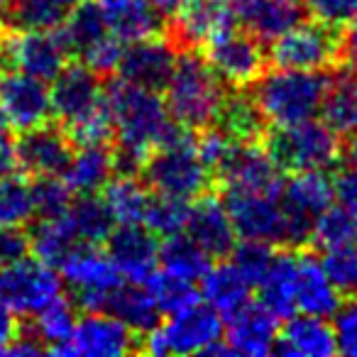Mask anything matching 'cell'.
I'll return each instance as SVG.
<instances>
[{
  "instance_id": "cell-55",
  "label": "cell",
  "mask_w": 357,
  "mask_h": 357,
  "mask_svg": "<svg viewBox=\"0 0 357 357\" xmlns=\"http://www.w3.org/2000/svg\"><path fill=\"white\" fill-rule=\"evenodd\" d=\"M340 50H342V54H345L347 64H350L352 69H357V15L347 22V32H345V37H342Z\"/></svg>"
},
{
  "instance_id": "cell-15",
  "label": "cell",
  "mask_w": 357,
  "mask_h": 357,
  "mask_svg": "<svg viewBox=\"0 0 357 357\" xmlns=\"http://www.w3.org/2000/svg\"><path fill=\"white\" fill-rule=\"evenodd\" d=\"M223 191H250V189H282V169L255 139H233L223 159L215 164Z\"/></svg>"
},
{
  "instance_id": "cell-5",
  "label": "cell",
  "mask_w": 357,
  "mask_h": 357,
  "mask_svg": "<svg viewBox=\"0 0 357 357\" xmlns=\"http://www.w3.org/2000/svg\"><path fill=\"white\" fill-rule=\"evenodd\" d=\"M139 340L142 345L137 350L152 357L196 355V352L208 355L211 347L223 340V318L199 298L181 311L169 313L167 321L157 323Z\"/></svg>"
},
{
  "instance_id": "cell-40",
  "label": "cell",
  "mask_w": 357,
  "mask_h": 357,
  "mask_svg": "<svg viewBox=\"0 0 357 357\" xmlns=\"http://www.w3.org/2000/svg\"><path fill=\"white\" fill-rule=\"evenodd\" d=\"M218 128L233 139H255L262 132V115L250 96H225V103L218 113Z\"/></svg>"
},
{
  "instance_id": "cell-54",
  "label": "cell",
  "mask_w": 357,
  "mask_h": 357,
  "mask_svg": "<svg viewBox=\"0 0 357 357\" xmlns=\"http://www.w3.org/2000/svg\"><path fill=\"white\" fill-rule=\"evenodd\" d=\"M42 352H47V347L42 345V342L37 340L35 335H17L15 340H13L10 345L6 347V352H3V355H10V357H37V355H42Z\"/></svg>"
},
{
  "instance_id": "cell-17",
  "label": "cell",
  "mask_w": 357,
  "mask_h": 357,
  "mask_svg": "<svg viewBox=\"0 0 357 357\" xmlns=\"http://www.w3.org/2000/svg\"><path fill=\"white\" fill-rule=\"evenodd\" d=\"M0 110L17 132L40 128L52 118V98L47 81L13 71L0 79Z\"/></svg>"
},
{
  "instance_id": "cell-41",
  "label": "cell",
  "mask_w": 357,
  "mask_h": 357,
  "mask_svg": "<svg viewBox=\"0 0 357 357\" xmlns=\"http://www.w3.org/2000/svg\"><path fill=\"white\" fill-rule=\"evenodd\" d=\"M311 240L323 250V252H335L347 245L357 243V218L340 206L323 211L316 218L311 230Z\"/></svg>"
},
{
  "instance_id": "cell-49",
  "label": "cell",
  "mask_w": 357,
  "mask_h": 357,
  "mask_svg": "<svg viewBox=\"0 0 357 357\" xmlns=\"http://www.w3.org/2000/svg\"><path fill=\"white\" fill-rule=\"evenodd\" d=\"M333 335L335 350L345 357H357V296L347 298L345 303L333 311Z\"/></svg>"
},
{
  "instance_id": "cell-3",
  "label": "cell",
  "mask_w": 357,
  "mask_h": 357,
  "mask_svg": "<svg viewBox=\"0 0 357 357\" xmlns=\"http://www.w3.org/2000/svg\"><path fill=\"white\" fill-rule=\"evenodd\" d=\"M255 89V105L259 115L272 128H287L321 115L323 98L328 91V79L323 71L303 69H274L262 74Z\"/></svg>"
},
{
  "instance_id": "cell-35",
  "label": "cell",
  "mask_w": 357,
  "mask_h": 357,
  "mask_svg": "<svg viewBox=\"0 0 357 357\" xmlns=\"http://www.w3.org/2000/svg\"><path fill=\"white\" fill-rule=\"evenodd\" d=\"M213 264V257L208 252L199 248L191 238L181 235H172L164 238V243L159 245V264L157 267L167 274L184 279V282L199 284L204 279V274L208 272V267Z\"/></svg>"
},
{
  "instance_id": "cell-52",
  "label": "cell",
  "mask_w": 357,
  "mask_h": 357,
  "mask_svg": "<svg viewBox=\"0 0 357 357\" xmlns=\"http://www.w3.org/2000/svg\"><path fill=\"white\" fill-rule=\"evenodd\" d=\"M30 252V238L20 228H0V267L13 264Z\"/></svg>"
},
{
  "instance_id": "cell-31",
  "label": "cell",
  "mask_w": 357,
  "mask_h": 357,
  "mask_svg": "<svg viewBox=\"0 0 357 357\" xmlns=\"http://www.w3.org/2000/svg\"><path fill=\"white\" fill-rule=\"evenodd\" d=\"M296 255H274L267 274L259 282V303L277 318H289L296 313Z\"/></svg>"
},
{
  "instance_id": "cell-57",
  "label": "cell",
  "mask_w": 357,
  "mask_h": 357,
  "mask_svg": "<svg viewBox=\"0 0 357 357\" xmlns=\"http://www.w3.org/2000/svg\"><path fill=\"white\" fill-rule=\"evenodd\" d=\"M149 3H152L164 17H176L178 13L189 6L191 0H149Z\"/></svg>"
},
{
  "instance_id": "cell-45",
  "label": "cell",
  "mask_w": 357,
  "mask_h": 357,
  "mask_svg": "<svg viewBox=\"0 0 357 357\" xmlns=\"http://www.w3.org/2000/svg\"><path fill=\"white\" fill-rule=\"evenodd\" d=\"M274 259L272 245L259 243V240H240L230 250V262L235 264L240 274L250 282V287H259V282L267 274L269 264Z\"/></svg>"
},
{
  "instance_id": "cell-2",
  "label": "cell",
  "mask_w": 357,
  "mask_h": 357,
  "mask_svg": "<svg viewBox=\"0 0 357 357\" xmlns=\"http://www.w3.org/2000/svg\"><path fill=\"white\" fill-rule=\"evenodd\" d=\"M139 169L149 191L184 201L204 196L213 178V172L199 154L194 132L181 125H176V130L149 152Z\"/></svg>"
},
{
  "instance_id": "cell-30",
  "label": "cell",
  "mask_w": 357,
  "mask_h": 357,
  "mask_svg": "<svg viewBox=\"0 0 357 357\" xmlns=\"http://www.w3.org/2000/svg\"><path fill=\"white\" fill-rule=\"evenodd\" d=\"M250 282L235 269L233 262L211 264L208 272L201 279V296L220 316H233L235 311L250 303Z\"/></svg>"
},
{
  "instance_id": "cell-58",
  "label": "cell",
  "mask_w": 357,
  "mask_h": 357,
  "mask_svg": "<svg viewBox=\"0 0 357 357\" xmlns=\"http://www.w3.org/2000/svg\"><path fill=\"white\" fill-rule=\"evenodd\" d=\"M347 157H350V164H357V132L352 135L350 147H347Z\"/></svg>"
},
{
  "instance_id": "cell-28",
  "label": "cell",
  "mask_w": 357,
  "mask_h": 357,
  "mask_svg": "<svg viewBox=\"0 0 357 357\" xmlns=\"http://www.w3.org/2000/svg\"><path fill=\"white\" fill-rule=\"evenodd\" d=\"M274 352L284 357H331L335 355V335L333 326L323 316L294 313L287 326L279 331Z\"/></svg>"
},
{
  "instance_id": "cell-32",
  "label": "cell",
  "mask_w": 357,
  "mask_h": 357,
  "mask_svg": "<svg viewBox=\"0 0 357 357\" xmlns=\"http://www.w3.org/2000/svg\"><path fill=\"white\" fill-rule=\"evenodd\" d=\"M323 123L337 135L357 132V69H345L335 74L328 84L323 98Z\"/></svg>"
},
{
  "instance_id": "cell-56",
  "label": "cell",
  "mask_w": 357,
  "mask_h": 357,
  "mask_svg": "<svg viewBox=\"0 0 357 357\" xmlns=\"http://www.w3.org/2000/svg\"><path fill=\"white\" fill-rule=\"evenodd\" d=\"M17 169V157H15V144L8 142L3 135H0V178L10 176Z\"/></svg>"
},
{
  "instance_id": "cell-16",
  "label": "cell",
  "mask_w": 357,
  "mask_h": 357,
  "mask_svg": "<svg viewBox=\"0 0 357 357\" xmlns=\"http://www.w3.org/2000/svg\"><path fill=\"white\" fill-rule=\"evenodd\" d=\"M204 59L215 71V76L233 89H245L255 84L264 74V64H267V56L257 37L238 32V27L208 42L204 47Z\"/></svg>"
},
{
  "instance_id": "cell-22",
  "label": "cell",
  "mask_w": 357,
  "mask_h": 357,
  "mask_svg": "<svg viewBox=\"0 0 357 357\" xmlns=\"http://www.w3.org/2000/svg\"><path fill=\"white\" fill-rule=\"evenodd\" d=\"M17 167H22L32 176H61L71 159V139L64 130L40 125L20 132L15 142Z\"/></svg>"
},
{
  "instance_id": "cell-43",
  "label": "cell",
  "mask_w": 357,
  "mask_h": 357,
  "mask_svg": "<svg viewBox=\"0 0 357 357\" xmlns=\"http://www.w3.org/2000/svg\"><path fill=\"white\" fill-rule=\"evenodd\" d=\"M189 208H191V201L154 194L152 201H149V208H147V215H144L142 225L152 230L157 238L181 235L186 230Z\"/></svg>"
},
{
  "instance_id": "cell-38",
  "label": "cell",
  "mask_w": 357,
  "mask_h": 357,
  "mask_svg": "<svg viewBox=\"0 0 357 357\" xmlns=\"http://www.w3.org/2000/svg\"><path fill=\"white\" fill-rule=\"evenodd\" d=\"M81 0H15L10 22L17 30H56Z\"/></svg>"
},
{
  "instance_id": "cell-60",
  "label": "cell",
  "mask_w": 357,
  "mask_h": 357,
  "mask_svg": "<svg viewBox=\"0 0 357 357\" xmlns=\"http://www.w3.org/2000/svg\"><path fill=\"white\" fill-rule=\"evenodd\" d=\"M6 128H8V123H6V118H3V110H0V135L6 132Z\"/></svg>"
},
{
  "instance_id": "cell-27",
  "label": "cell",
  "mask_w": 357,
  "mask_h": 357,
  "mask_svg": "<svg viewBox=\"0 0 357 357\" xmlns=\"http://www.w3.org/2000/svg\"><path fill=\"white\" fill-rule=\"evenodd\" d=\"M238 27V17L225 0H191L176 15V35L189 47H206Z\"/></svg>"
},
{
  "instance_id": "cell-4",
  "label": "cell",
  "mask_w": 357,
  "mask_h": 357,
  "mask_svg": "<svg viewBox=\"0 0 357 357\" xmlns=\"http://www.w3.org/2000/svg\"><path fill=\"white\" fill-rule=\"evenodd\" d=\"M164 91H167L164 103L172 120L191 132L211 128L218 120L228 96L225 84L215 76L208 61L196 54L176 56V64Z\"/></svg>"
},
{
  "instance_id": "cell-13",
  "label": "cell",
  "mask_w": 357,
  "mask_h": 357,
  "mask_svg": "<svg viewBox=\"0 0 357 357\" xmlns=\"http://www.w3.org/2000/svg\"><path fill=\"white\" fill-rule=\"evenodd\" d=\"M282 204L289 220V245L311 240L316 218L333 206V178L326 172H294L282 184Z\"/></svg>"
},
{
  "instance_id": "cell-25",
  "label": "cell",
  "mask_w": 357,
  "mask_h": 357,
  "mask_svg": "<svg viewBox=\"0 0 357 357\" xmlns=\"http://www.w3.org/2000/svg\"><path fill=\"white\" fill-rule=\"evenodd\" d=\"M296 313L331 318L340 306V289L333 284L323 259L311 252L296 255Z\"/></svg>"
},
{
  "instance_id": "cell-51",
  "label": "cell",
  "mask_w": 357,
  "mask_h": 357,
  "mask_svg": "<svg viewBox=\"0 0 357 357\" xmlns=\"http://www.w3.org/2000/svg\"><path fill=\"white\" fill-rule=\"evenodd\" d=\"M333 204L357 218V164L340 169L333 176Z\"/></svg>"
},
{
  "instance_id": "cell-12",
  "label": "cell",
  "mask_w": 357,
  "mask_h": 357,
  "mask_svg": "<svg viewBox=\"0 0 357 357\" xmlns=\"http://www.w3.org/2000/svg\"><path fill=\"white\" fill-rule=\"evenodd\" d=\"M69 52L56 30H17L0 40V64L52 81L66 66Z\"/></svg>"
},
{
  "instance_id": "cell-19",
  "label": "cell",
  "mask_w": 357,
  "mask_h": 357,
  "mask_svg": "<svg viewBox=\"0 0 357 357\" xmlns=\"http://www.w3.org/2000/svg\"><path fill=\"white\" fill-rule=\"evenodd\" d=\"M108 243V257L123 274L125 282L142 284L159 264V243L157 235L144 225H115Z\"/></svg>"
},
{
  "instance_id": "cell-10",
  "label": "cell",
  "mask_w": 357,
  "mask_h": 357,
  "mask_svg": "<svg viewBox=\"0 0 357 357\" xmlns=\"http://www.w3.org/2000/svg\"><path fill=\"white\" fill-rule=\"evenodd\" d=\"M0 294L17 316L32 318L64 296V282L56 267L25 255L17 262L0 267Z\"/></svg>"
},
{
  "instance_id": "cell-26",
  "label": "cell",
  "mask_w": 357,
  "mask_h": 357,
  "mask_svg": "<svg viewBox=\"0 0 357 357\" xmlns=\"http://www.w3.org/2000/svg\"><path fill=\"white\" fill-rule=\"evenodd\" d=\"M238 22L257 40L272 42L301 20V0H225Z\"/></svg>"
},
{
  "instance_id": "cell-53",
  "label": "cell",
  "mask_w": 357,
  "mask_h": 357,
  "mask_svg": "<svg viewBox=\"0 0 357 357\" xmlns=\"http://www.w3.org/2000/svg\"><path fill=\"white\" fill-rule=\"evenodd\" d=\"M17 335H20V328H17V313L10 308V303L6 301V296L0 294V355L6 352V347L10 345Z\"/></svg>"
},
{
  "instance_id": "cell-33",
  "label": "cell",
  "mask_w": 357,
  "mask_h": 357,
  "mask_svg": "<svg viewBox=\"0 0 357 357\" xmlns=\"http://www.w3.org/2000/svg\"><path fill=\"white\" fill-rule=\"evenodd\" d=\"M103 311L118 316L135 335H144L159 323V308L147 294L142 284H130L123 282L108 298H105Z\"/></svg>"
},
{
  "instance_id": "cell-29",
  "label": "cell",
  "mask_w": 357,
  "mask_h": 357,
  "mask_svg": "<svg viewBox=\"0 0 357 357\" xmlns=\"http://www.w3.org/2000/svg\"><path fill=\"white\" fill-rule=\"evenodd\" d=\"M115 169H118V159L113 149H108V144H79V149L71 152L61 178L71 189V194H98L115 176Z\"/></svg>"
},
{
  "instance_id": "cell-24",
  "label": "cell",
  "mask_w": 357,
  "mask_h": 357,
  "mask_svg": "<svg viewBox=\"0 0 357 357\" xmlns=\"http://www.w3.org/2000/svg\"><path fill=\"white\" fill-rule=\"evenodd\" d=\"M108 32L123 45L147 37H157L164 30V15L149 0H93Z\"/></svg>"
},
{
  "instance_id": "cell-11",
  "label": "cell",
  "mask_w": 357,
  "mask_h": 357,
  "mask_svg": "<svg viewBox=\"0 0 357 357\" xmlns=\"http://www.w3.org/2000/svg\"><path fill=\"white\" fill-rule=\"evenodd\" d=\"M340 54V40L335 27L321 20L291 25L287 32L272 40V61L279 69H303L323 71L333 64Z\"/></svg>"
},
{
  "instance_id": "cell-59",
  "label": "cell",
  "mask_w": 357,
  "mask_h": 357,
  "mask_svg": "<svg viewBox=\"0 0 357 357\" xmlns=\"http://www.w3.org/2000/svg\"><path fill=\"white\" fill-rule=\"evenodd\" d=\"M13 3H15V0H0V17L8 15V13H10Z\"/></svg>"
},
{
  "instance_id": "cell-39",
  "label": "cell",
  "mask_w": 357,
  "mask_h": 357,
  "mask_svg": "<svg viewBox=\"0 0 357 357\" xmlns=\"http://www.w3.org/2000/svg\"><path fill=\"white\" fill-rule=\"evenodd\" d=\"M142 287L147 289V294L152 296V301L157 303L162 316L176 313V311H181V308L191 306L194 301H199L196 284L184 282V279L162 272V269H154V272L142 282Z\"/></svg>"
},
{
  "instance_id": "cell-48",
  "label": "cell",
  "mask_w": 357,
  "mask_h": 357,
  "mask_svg": "<svg viewBox=\"0 0 357 357\" xmlns=\"http://www.w3.org/2000/svg\"><path fill=\"white\" fill-rule=\"evenodd\" d=\"M326 255L328 257L323 259V264H326L333 284L340 289V294L357 296V243Z\"/></svg>"
},
{
  "instance_id": "cell-21",
  "label": "cell",
  "mask_w": 357,
  "mask_h": 357,
  "mask_svg": "<svg viewBox=\"0 0 357 357\" xmlns=\"http://www.w3.org/2000/svg\"><path fill=\"white\" fill-rule=\"evenodd\" d=\"M176 64V52L162 37H147L125 45L118 61L120 79L130 84L144 86V89L162 91Z\"/></svg>"
},
{
  "instance_id": "cell-36",
  "label": "cell",
  "mask_w": 357,
  "mask_h": 357,
  "mask_svg": "<svg viewBox=\"0 0 357 357\" xmlns=\"http://www.w3.org/2000/svg\"><path fill=\"white\" fill-rule=\"evenodd\" d=\"M64 215L81 245L105 243L110 230L115 228V220H113V215H110L108 206L96 194H86V196H81L79 201H71L69 208L64 211Z\"/></svg>"
},
{
  "instance_id": "cell-18",
  "label": "cell",
  "mask_w": 357,
  "mask_h": 357,
  "mask_svg": "<svg viewBox=\"0 0 357 357\" xmlns=\"http://www.w3.org/2000/svg\"><path fill=\"white\" fill-rule=\"evenodd\" d=\"M52 115L61 123V128L74 120L89 115L105 100V93L98 84V74L84 64H66L52 79L50 89Z\"/></svg>"
},
{
  "instance_id": "cell-34",
  "label": "cell",
  "mask_w": 357,
  "mask_h": 357,
  "mask_svg": "<svg viewBox=\"0 0 357 357\" xmlns=\"http://www.w3.org/2000/svg\"><path fill=\"white\" fill-rule=\"evenodd\" d=\"M103 201L115 225H142L152 201V191L132 174H125V176H113L103 186Z\"/></svg>"
},
{
  "instance_id": "cell-6",
  "label": "cell",
  "mask_w": 357,
  "mask_h": 357,
  "mask_svg": "<svg viewBox=\"0 0 357 357\" xmlns=\"http://www.w3.org/2000/svg\"><path fill=\"white\" fill-rule=\"evenodd\" d=\"M267 152L282 172H328L340 157L337 132L323 120H303L287 128H274Z\"/></svg>"
},
{
  "instance_id": "cell-46",
  "label": "cell",
  "mask_w": 357,
  "mask_h": 357,
  "mask_svg": "<svg viewBox=\"0 0 357 357\" xmlns=\"http://www.w3.org/2000/svg\"><path fill=\"white\" fill-rule=\"evenodd\" d=\"M64 132L74 144H108V139L113 137V120H110L108 103L103 100L89 115L64 125Z\"/></svg>"
},
{
  "instance_id": "cell-42",
  "label": "cell",
  "mask_w": 357,
  "mask_h": 357,
  "mask_svg": "<svg viewBox=\"0 0 357 357\" xmlns=\"http://www.w3.org/2000/svg\"><path fill=\"white\" fill-rule=\"evenodd\" d=\"M32 321H35V333L32 335L47 347V352H56L69 340L76 318L71 303L61 296L54 303H50L47 308H42L37 316H32Z\"/></svg>"
},
{
  "instance_id": "cell-44",
  "label": "cell",
  "mask_w": 357,
  "mask_h": 357,
  "mask_svg": "<svg viewBox=\"0 0 357 357\" xmlns=\"http://www.w3.org/2000/svg\"><path fill=\"white\" fill-rule=\"evenodd\" d=\"M35 215L32 191L25 181L10 176L0 178V228H20Z\"/></svg>"
},
{
  "instance_id": "cell-20",
  "label": "cell",
  "mask_w": 357,
  "mask_h": 357,
  "mask_svg": "<svg viewBox=\"0 0 357 357\" xmlns=\"http://www.w3.org/2000/svg\"><path fill=\"white\" fill-rule=\"evenodd\" d=\"M279 335V318L262 303H245L240 311L228 316V326H223V340L230 355L267 357L274 352Z\"/></svg>"
},
{
  "instance_id": "cell-9",
  "label": "cell",
  "mask_w": 357,
  "mask_h": 357,
  "mask_svg": "<svg viewBox=\"0 0 357 357\" xmlns=\"http://www.w3.org/2000/svg\"><path fill=\"white\" fill-rule=\"evenodd\" d=\"M61 282L74 289L76 301L86 311H103L105 298L125 282L123 274L98 245H76L59 264Z\"/></svg>"
},
{
  "instance_id": "cell-50",
  "label": "cell",
  "mask_w": 357,
  "mask_h": 357,
  "mask_svg": "<svg viewBox=\"0 0 357 357\" xmlns=\"http://www.w3.org/2000/svg\"><path fill=\"white\" fill-rule=\"evenodd\" d=\"M301 3L313 15V20H321L331 27L347 25L357 15V0H301Z\"/></svg>"
},
{
  "instance_id": "cell-7",
  "label": "cell",
  "mask_w": 357,
  "mask_h": 357,
  "mask_svg": "<svg viewBox=\"0 0 357 357\" xmlns=\"http://www.w3.org/2000/svg\"><path fill=\"white\" fill-rule=\"evenodd\" d=\"M56 32L69 56H76L79 64L89 66L96 74H110L118 69L125 45L108 32L93 0H81L56 27Z\"/></svg>"
},
{
  "instance_id": "cell-37",
  "label": "cell",
  "mask_w": 357,
  "mask_h": 357,
  "mask_svg": "<svg viewBox=\"0 0 357 357\" xmlns=\"http://www.w3.org/2000/svg\"><path fill=\"white\" fill-rule=\"evenodd\" d=\"M27 238H30V250L35 252V257L52 264V267H59L61 259H64L76 245H81L64 213L52 215V218H40L37 228L32 230V235H27Z\"/></svg>"
},
{
  "instance_id": "cell-1",
  "label": "cell",
  "mask_w": 357,
  "mask_h": 357,
  "mask_svg": "<svg viewBox=\"0 0 357 357\" xmlns=\"http://www.w3.org/2000/svg\"><path fill=\"white\" fill-rule=\"evenodd\" d=\"M105 103L113 120V137L118 142V167L135 172L142 167L152 149H157L176 130L159 91L115 79L108 84Z\"/></svg>"
},
{
  "instance_id": "cell-47",
  "label": "cell",
  "mask_w": 357,
  "mask_h": 357,
  "mask_svg": "<svg viewBox=\"0 0 357 357\" xmlns=\"http://www.w3.org/2000/svg\"><path fill=\"white\" fill-rule=\"evenodd\" d=\"M30 191L35 215H40V218H52V215L64 213L71 204V189L59 176H37Z\"/></svg>"
},
{
  "instance_id": "cell-23",
  "label": "cell",
  "mask_w": 357,
  "mask_h": 357,
  "mask_svg": "<svg viewBox=\"0 0 357 357\" xmlns=\"http://www.w3.org/2000/svg\"><path fill=\"white\" fill-rule=\"evenodd\" d=\"M184 235L194 240V243L199 245L204 252H208L213 259L230 255L235 240H238L223 201L215 199V196H206V194L199 196L196 204H191Z\"/></svg>"
},
{
  "instance_id": "cell-14",
  "label": "cell",
  "mask_w": 357,
  "mask_h": 357,
  "mask_svg": "<svg viewBox=\"0 0 357 357\" xmlns=\"http://www.w3.org/2000/svg\"><path fill=\"white\" fill-rule=\"evenodd\" d=\"M137 335L108 311H86L74 323L71 335L54 355L66 357H120L137 350Z\"/></svg>"
},
{
  "instance_id": "cell-8",
  "label": "cell",
  "mask_w": 357,
  "mask_h": 357,
  "mask_svg": "<svg viewBox=\"0 0 357 357\" xmlns=\"http://www.w3.org/2000/svg\"><path fill=\"white\" fill-rule=\"evenodd\" d=\"M223 206L240 240L289 245V220L282 204V189L223 191Z\"/></svg>"
}]
</instances>
